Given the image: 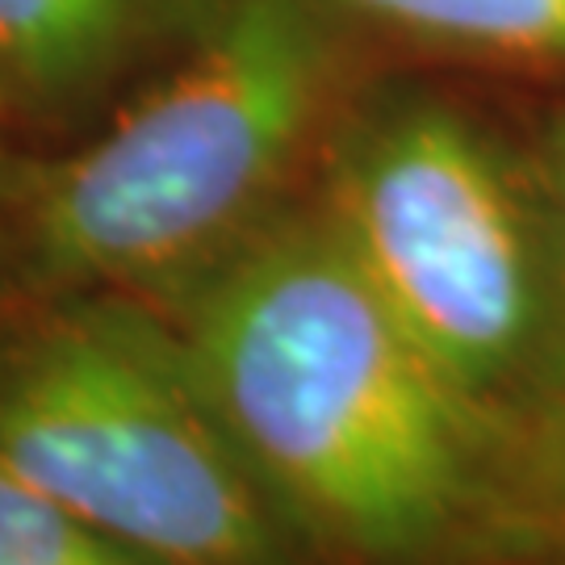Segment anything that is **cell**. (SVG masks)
<instances>
[{"label": "cell", "mask_w": 565, "mask_h": 565, "mask_svg": "<svg viewBox=\"0 0 565 565\" xmlns=\"http://www.w3.org/2000/svg\"><path fill=\"white\" fill-rule=\"evenodd\" d=\"M4 93H9V76H4V67H0V105H4Z\"/></svg>", "instance_id": "obj_10"}, {"label": "cell", "mask_w": 565, "mask_h": 565, "mask_svg": "<svg viewBox=\"0 0 565 565\" xmlns=\"http://www.w3.org/2000/svg\"><path fill=\"white\" fill-rule=\"evenodd\" d=\"M335 18L382 34L507 67H562L565 0H319Z\"/></svg>", "instance_id": "obj_5"}, {"label": "cell", "mask_w": 565, "mask_h": 565, "mask_svg": "<svg viewBox=\"0 0 565 565\" xmlns=\"http://www.w3.org/2000/svg\"><path fill=\"white\" fill-rule=\"evenodd\" d=\"M277 520L327 565H445L486 548L499 431L364 281L327 214H273L172 319Z\"/></svg>", "instance_id": "obj_1"}, {"label": "cell", "mask_w": 565, "mask_h": 565, "mask_svg": "<svg viewBox=\"0 0 565 565\" xmlns=\"http://www.w3.org/2000/svg\"><path fill=\"white\" fill-rule=\"evenodd\" d=\"M520 160H524L532 198H536L541 218H545V235L548 247H553V264H557V281H562L565 298V105L541 121V130L532 135Z\"/></svg>", "instance_id": "obj_9"}, {"label": "cell", "mask_w": 565, "mask_h": 565, "mask_svg": "<svg viewBox=\"0 0 565 565\" xmlns=\"http://www.w3.org/2000/svg\"><path fill=\"white\" fill-rule=\"evenodd\" d=\"M486 548L565 565V385L507 436Z\"/></svg>", "instance_id": "obj_7"}, {"label": "cell", "mask_w": 565, "mask_h": 565, "mask_svg": "<svg viewBox=\"0 0 565 565\" xmlns=\"http://www.w3.org/2000/svg\"><path fill=\"white\" fill-rule=\"evenodd\" d=\"M0 465L160 565H302L177 323L126 294L0 348Z\"/></svg>", "instance_id": "obj_4"}, {"label": "cell", "mask_w": 565, "mask_h": 565, "mask_svg": "<svg viewBox=\"0 0 565 565\" xmlns=\"http://www.w3.org/2000/svg\"><path fill=\"white\" fill-rule=\"evenodd\" d=\"M147 0H0V67L9 81L63 93L126 51Z\"/></svg>", "instance_id": "obj_6"}, {"label": "cell", "mask_w": 565, "mask_h": 565, "mask_svg": "<svg viewBox=\"0 0 565 565\" xmlns=\"http://www.w3.org/2000/svg\"><path fill=\"white\" fill-rule=\"evenodd\" d=\"M340 81L319 0H226L102 139L39 172L30 273L63 294H177L273 218Z\"/></svg>", "instance_id": "obj_2"}, {"label": "cell", "mask_w": 565, "mask_h": 565, "mask_svg": "<svg viewBox=\"0 0 565 565\" xmlns=\"http://www.w3.org/2000/svg\"><path fill=\"white\" fill-rule=\"evenodd\" d=\"M0 565H160L0 465Z\"/></svg>", "instance_id": "obj_8"}, {"label": "cell", "mask_w": 565, "mask_h": 565, "mask_svg": "<svg viewBox=\"0 0 565 565\" xmlns=\"http://www.w3.org/2000/svg\"><path fill=\"white\" fill-rule=\"evenodd\" d=\"M319 210L499 445L565 382V298L524 160L445 102L340 139Z\"/></svg>", "instance_id": "obj_3"}]
</instances>
